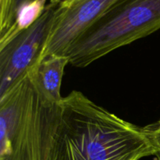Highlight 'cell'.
<instances>
[{"instance_id":"cell-6","label":"cell","mask_w":160,"mask_h":160,"mask_svg":"<svg viewBox=\"0 0 160 160\" xmlns=\"http://www.w3.org/2000/svg\"><path fill=\"white\" fill-rule=\"evenodd\" d=\"M70 63L67 56L52 55L42 57L28 72V76L42 98L52 105L62 101L60 88L64 70Z\"/></svg>"},{"instance_id":"cell-8","label":"cell","mask_w":160,"mask_h":160,"mask_svg":"<svg viewBox=\"0 0 160 160\" xmlns=\"http://www.w3.org/2000/svg\"><path fill=\"white\" fill-rule=\"evenodd\" d=\"M32 1H34V0H11L7 17L2 23H0V38L3 37L12 26L14 20H15L16 15H17V12L19 10V9L23 5L31 2Z\"/></svg>"},{"instance_id":"cell-7","label":"cell","mask_w":160,"mask_h":160,"mask_svg":"<svg viewBox=\"0 0 160 160\" xmlns=\"http://www.w3.org/2000/svg\"><path fill=\"white\" fill-rule=\"evenodd\" d=\"M47 0H34L23 5L17 11L15 20L9 31L0 38V47L3 46L16 35L33 24L42 16L47 5Z\"/></svg>"},{"instance_id":"cell-4","label":"cell","mask_w":160,"mask_h":160,"mask_svg":"<svg viewBox=\"0 0 160 160\" xmlns=\"http://www.w3.org/2000/svg\"><path fill=\"white\" fill-rule=\"evenodd\" d=\"M57 6L48 3L40 17L0 47V98L28 75L42 58L51 34Z\"/></svg>"},{"instance_id":"cell-3","label":"cell","mask_w":160,"mask_h":160,"mask_svg":"<svg viewBox=\"0 0 160 160\" xmlns=\"http://www.w3.org/2000/svg\"><path fill=\"white\" fill-rule=\"evenodd\" d=\"M160 29V0H117L71 45L70 63L85 67Z\"/></svg>"},{"instance_id":"cell-2","label":"cell","mask_w":160,"mask_h":160,"mask_svg":"<svg viewBox=\"0 0 160 160\" xmlns=\"http://www.w3.org/2000/svg\"><path fill=\"white\" fill-rule=\"evenodd\" d=\"M59 114L27 75L0 98V160H52Z\"/></svg>"},{"instance_id":"cell-9","label":"cell","mask_w":160,"mask_h":160,"mask_svg":"<svg viewBox=\"0 0 160 160\" xmlns=\"http://www.w3.org/2000/svg\"><path fill=\"white\" fill-rule=\"evenodd\" d=\"M152 145L154 148V156L160 160V120L153 125L145 127Z\"/></svg>"},{"instance_id":"cell-1","label":"cell","mask_w":160,"mask_h":160,"mask_svg":"<svg viewBox=\"0 0 160 160\" xmlns=\"http://www.w3.org/2000/svg\"><path fill=\"white\" fill-rule=\"evenodd\" d=\"M154 155L145 128L120 118L78 91L62 98L52 160H141Z\"/></svg>"},{"instance_id":"cell-5","label":"cell","mask_w":160,"mask_h":160,"mask_svg":"<svg viewBox=\"0 0 160 160\" xmlns=\"http://www.w3.org/2000/svg\"><path fill=\"white\" fill-rule=\"evenodd\" d=\"M116 1L75 0L67 6H57L54 23L42 58L52 55L67 56L78 38Z\"/></svg>"},{"instance_id":"cell-10","label":"cell","mask_w":160,"mask_h":160,"mask_svg":"<svg viewBox=\"0 0 160 160\" xmlns=\"http://www.w3.org/2000/svg\"><path fill=\"white\" fill-rule=\"evenodd\" d=\"M11 0H0V23L6 20L9 12Z\"/></svg>"}]
</instances>
